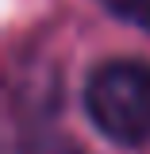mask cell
<instances>
[{
	"mask_svg": "<svg viewBox=\"0 0 150 154\" xmlns=\"http://www.w3.org/2000/svg\"><path fill=\"white\" fill-rule=\"evenodd\" d=\"M85 108L100 131L139 146L150 139V66L142 62H104L85 89Z\"/></svg>",
	"mask_w": 150,
	"mask_h": 154,
	"instance_id": "obj_1",
	"label": "cell"
},
{
	"mask_svg": "<svg viewBox=\"0 0 150 154\" xmlns=\"http://www.w3.org/2000/svg\"><path fill=\"white\" fill-rule=\"evenodd\" d=\"M104 4H108V12H115L119 19H127L135 27L150 31V0H104Z\"/></svg>",
	"mask_w": 150,
	"mask_h": 154,
	"instance_id": "obj_2",
	"label": "cell"
},
{
	"mask_svg": "<svg viewBox=\"0 0 150 154\" xmlns=\"http://www.w3.org/2000/svg\"><path fill=\"white\" fill-rule=\"evenodd\" d=\"M19 154H81V146H73L69 139H58V135H35L19 146Z\"/></svg>",
	"mask_w": 150,
	"mask_h": 154,
	"instance_id": "obj_3",
	"label": "cell"
}]
</instances>
